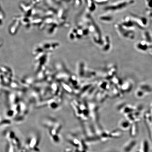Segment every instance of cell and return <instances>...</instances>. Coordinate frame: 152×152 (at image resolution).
Instances as JSON below:
<instances>
[{
    "label": "cell",
    "mask_w": 152,
    "mask_h": 152,
    "mask_svg": "<svg viewBox=\"0 0 152 152\" xmlns=\"http://www.w3.org/2000/svg\"><path fill=\"white\" fill-rule=\"evenodd\" d=\"M100 19L101 20L103 21H110L111 20V18L109 16H103L100 17Z\"/></svg>",
    "instance_id": "7a4b0ae2"
},
{
    "label": "cell",
    "mask_w": 152,
    "mask_h": 152,
    "mask_svg": "<svg viewBox=\"0 0 152 152\" xmlns=\"http://www.w3.org/2000/svg\"><path fill=\"white\" fill-rule=\"evenodd\" d=\"M16 20L15 21V23L12 25V26H11L10 31L11 33H15V31H16L17 28H18V26L20 24V20L19 19H16Z\"/></svg>",
    "instance_id": "6da1fadb"
},
{
    "label": "cell",
    "mask_w": 152,
    "mask_h": 152,
    "mask_svg": "<svg viewBox=\"0 0 152 152\" xmlns=\"http://www.w3.org/2000/svg\"><path fill=\"white\" fill-rule=\"evenodd\" d=\"M3 16L1 15H0V26H1L3 24Z\"/></svg>",
    "instance_id": "3957f363"
},
{
    "label": "cell",
    "mask_w": 152,
    "mask_h": 152,
    "mask_svg": "<svg viewBox=\"0 0 152 152\" xmlns=\"http://www.w3.org/2000/svg\"></svg>",
    "instance_id": "277c9868"
}]
</instances>
